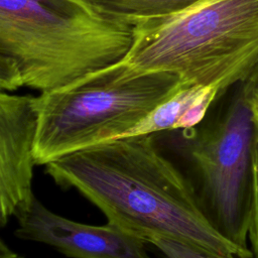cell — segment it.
Returning a JSON list of instances; mask_svg holds the SVG:
<instances>
[{"label":"cell","mask_w":258,"mask_h":258,"mask_svg":"<svg viewBox=\"0 0 258 258\" xmlns=\"http://www.w3.org/2000/svg\"><path fill=\"white\" fill-rule=\"evenodd\" d=\"M63 189L74 188L125 231L167 238L224 258H254L220 235L204 216L178 165L154 134L123 137L71 153L44 165Z\"/></svg>","instance_id":"1"},{"label":"cell","mask_w":258,"mask_h":258,"mask_svg":"<svg viewBox=\"0 0 258 258\" xmlns=\"http://www.w3.org/2000/svg\"><path fill=\"white\" fill-rule=\"evenodd\" d=\"M133 30L89 0H0L1 92H50L115 64Z\"/></svg>","instance_id":"2"},{"label":"cell","mask_w":258,"mask_h":258,"mask_svg":"<svg viewBox=\"0 0 258 258\" xmlns=\"http://www.w3.org/2000/svg\"><path fill=\"white\" fill-rule=\"evenodd\" d=\"M123 60L137 73L166 72L220 96L258 61V0H199L186 9L133 23Z\"/></svg>","instance_id":"3"},{"label":"cell","mask_w":258,"mask_h":258,"mask_svg":"<svg viewBox=\"0 0 258 258\" xmlns=\"http://www.w3.org/2000/svg\"><path fill=\"white\" fill-rule=\"evenodd\" d=\"M258 124L242 82L216 99L195 127L155 133L178 165L212 227L243 248L248 244Z\"/></svg>","instance_id":"4"},{"label":"cell","mask_w":258,"mask_h":258,"mask_svg":"<svg viewBox=\"0 0 258 258\" xmlns=\"http://www.w3.org/2000/svg\"><path fill=\"white\" fill-rule=\"evenodd\" d=\"M187 84L171 73H137L122 61L35 97L37 165L119 139Z\"/></svg>","instance_id":"5"},{"label":"cell","mask_w":258,"mask_h":258,"mask_svg":"<svg viewBox=\"0 0 258 258\" xmlns=\"http://www.w3.org/2000/svg\"><path fill=\"white\" fill-rule=\"evenodd\" d=\"M38 130L35 96L0 94V225L31 205Z\"/></svg>","instance_id":"6"},{"label":"cell","mask_w":258,"mask_h":258,"mask_svg":"<svg viewBox=\"0 0 258 258\" xmlns=\"http://www.w3.org/2000/svg\"><path fill=\"white\" fill-rule=\"evenodd\" d=\"M16 219L17 238L46 244L70 258H150L144 239L110 222L93 226L67 219L36 198Z\"/></svg>","instance_id":"7"},{"label":"cell","mask_w":258,"mask_h":258,"mask_svg":"<svg viewBox=\"0 0 258 258\" xmlns=\"http://www.w3.org/2000/svg\"><path fill=\"white\" fill-rule=\"evenodd\" d=\"M218 97L220 93L215 88L185 85L123 137L195 127L205 118Z\"/></svg>","instance_id":"8"},{"label":"cell","mask_w":258,"mask_h":258,"mask_svg":"<svg viewBox=\"0 0 258 258\" xmlns=\"http://www.w3.org/2000/svg\"><path fill=\"white\" fill-rule=\"evenodd\" d=\"M101 12L131 25L178 13L199 0H89Z\"/></svg>","instance_id":"9"},{"label":"cell","mask_w":258,"mask_h":258,"mask_svg":"<svg viewBox=\"0 0 258 258\" xmlns=\"http://www.w3.org/2000/svg\"><path fill=\"white\" fill-rule=\"evenodd\" d=\"M147 243L153 245L163 258H224L167 238L154 237L149 239Z\"/></svg>","instance_id":"10"},{"label":"cell","mask_w":258,"mask_h":258,"mask_svg":"<svg viewBox=\"0 0 258 258\" xmlns=\"http://www.w3.org/2000/svg\"><path fill=\"white\" fill-rule=\"evenodd\" d=\"M248 244L250 245L249 248L254 258H258V136L254 153L251 209L248 225Z\"/></svg>","instance_id":"11"},{"label":"cell","mask_w":258,"mask_h":258,"mask_svg":"<svg viewBox=\"0 0 258 258\" xmlns=\"http://www.w3.org/2000/svg\"><path fill=\"white\" fill-rule=\"evenodd\" d=\"M245 91H256L258 90V61L252 69L249 76L245 81L242 82Z\"/></svg>","instance_id":"12"},{"label":"cell","mask_w":258,"mask_h":258,"mask_svg":"<svg viewBox=\"0 0 258 258\" xmlns=\"http://www.w3.org/2000/svg\"><path fill=\"white\" fill-rule=\"evenodd\" d=\"M244 92H245L246 98H247V100L250 104V107L252 109L254 119H255L256 123L258 124V90H256V91H245V89H244Z\"/></svg>","instance_id":"13"},{"label":"cell","mask_w":258,"mask_h":258,"mask_svg":"<svg viewBox=\"0 0 258 258\" xmlns=\"http://www.w3.org/2000/svg\"><path fill=\"white\" fill-rule=\"evenodd\" d=\"M0 258H25L11 250L3 240L0 242Z\"/></svg>","instance_id":"14"}]
</instances>
